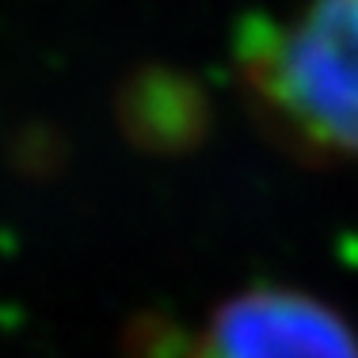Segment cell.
I'll return each instance as SVG.
<instances>
[{"instance_id":"obj_1","label":"cell","mask_w":358,"mask_h":358,"mask_svg":"<svg viewBox=\"0 0 358 358\" xmlns=\"http://www.w3.org/2000/svg\"><path fill=\"white\" fill-rule=\"evenodd\" d=\"M236 73L297 152L358 168V0H301L244 23Z\"/></svg>"},{"instance_id":"obj_2","label":"cell","mask_w":358,"mask_h":358,"mask_svg":"<svg viewBox=\"0 0 358 358\" xmlns=\"http://www.w3.org/2000/svg\"><path fill=\"white\" fill-rule=\"evenodd\" d=\"M187 358H358V331L336 305L267 282L225 297Z\"/></svg>"}]
</instances>
